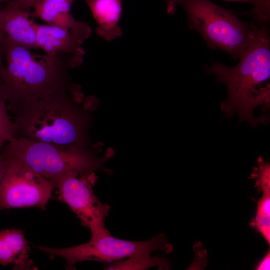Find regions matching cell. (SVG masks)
I'll return each mask as SVG.
<instances>
[{
    "mask_svg": "<svg viewBox=\"0 0 270 270\" xmlns=\"http://www.w3.org/2000/svg\"><path fill=\"white\" fill-rule=\"evenodd\" d=\"M74 86L44 98L10 104L14 137L69 148H87L91 114Z\"/></svg>",
    "mask_w": 270,
    "mask_h": 270,
    "instance_id": "cell-1",
    "label": "cell"
},
{
    "mask_svg": "<svg viewBox=\"0 0 270 270\" xmlns=\"http://www.w3.org/2000/svg\"><path fill=\"white\" fill-rule=\"evenodd\" d=\"M240 58L234 67L214 63L207 72L227 86L228 98L220 104L225 117L238 113L240 122L247 120L256 128L269 120L267 115L256 118L253 114L258 106L263 112L270 107V38L266 24L254 22L253 38Z\"/></svg>",
    "mask_w": 270,
    "mask_h": 270,
    "instance_id": "cell-2",
    "label": "cell"
},
{
    "mask_svg": "<svg viewBox=\"0 0 270 270\" xmlns=\"http://www.w3.org/2000/svg\"><path fill=\"white\" fill-rule=\"evenodd\" d=\"M6 66L0 74V86L10 104L30 101L73 86L70 69L76 65L60 57L38 54L6 38L2 42Z\"/></svg>",
    "mask_w": 270,
    "mask_h": 270,
    "instance_id": "cell-3",
    "label": "cell"
},
{
    "mask_svg": "<svg viewBox=\"0 0 270 270\" xmlns=\"http://www.w3.org/2000/svg\"><path fill=\"white\" fill-rule=\"evenodd\" d=\"M0 156L18 161L54 186L68 173L102 170L106 161L88 148H65L24 138L12 139L2 148Z\"/></svg>",
    "mask_w": 270,
    "mask_h": 270,
    "instance_id": "cell-4",
    "label": "cell"
},
{
    "mask_svg": "<svg viewBox=\"0 0 270 270\" xmlns=\"http://www.w3.org/2000/svg\"><path fill=\"white\" fill-rule=\"evenodd\" d=\"M192 30L198 32L212 50L220 49L240 58L254 34V22L241 21L232 10L210 0H188L182 5Z\"/></svg>",
    "mask_w": 270,
    "mask_h": 270,
    "instance_id": "cell-5",
    "label": "cell"
},
{
    "mask_svg": "<svg viewBox=\"0 0 270 270\" xmlns=\"http://www.w3.org/2000/svg\"><path fill=\"white\" fill-rule=\"evenodd\" d=\"M38 248L52 256L64 259L67 269H75L76 265L84 261L102 262H116L134 256L151 254L160 250L172 252L173 246L162 234L144 242L129 241L115 238L110 232L92 236L86 244L64 248H53L40 246Z\"/></svg>",
    "mask_w": 270,
    "mask_h": 270,
    "instance_id": "cell-6",
    "label": "cell"
},
{
    "mask_svg": "<svg viewBox=\"0 0 270 270\" xmlns=\"http://www.w3.org/2000/svg\"><path fill=\"white\" fill-rule=\"evenodd\" d=\"M98 179L94 172H72L55 186L58 200L70 208L82 226L90 230L92 236L110 233L105 223L110 208L102 202L94 192Z\"/></svg>",
    "mask_w": 270,
    "mask_h": 270,
    "instance_id": "cell-7",
    "label": "cell"
},
{
    "mask_svg": "<svg viewBox=\"0 0 270 270\" xmlns=\"http://www.w3.org/2000/svg\"><path fill=\"white\" fill-rule=\"evenodd\" d=\"M0 158L6 164L0 184V212L32 207L45 210L55 190L54 184L18 161Z\"/></svg>",
    "mask_w": 270,
    "mask_h": 270,
    "instance_id": "cell-8",
    "label": "cell"
},
{
    "mask_svg": "<svg viewBox=\"0 0 270 270\" xmlns=\"http://www.w3.org/2000/svg\"><path fill=\"white\" fill-rule=\"evenodd\" d=\"M37 46L46 54L60 57L79 64L85 52L82 44L90 36L48 24H36Z\"/></svg>",
    "mask_w": 270,
    "mask_h": 270,
    "instance_id": "cell-9",
    "label": "cell"
},
{
    "mask_svg": "<svg viewBox=\"0 0 270 270\" xmlns=\"http://www.w3.org/2000/svg\"><path fill=\"white\" fill-rule=\"evenodd\" d=\"M33 18L13 0L2 10L0 28L10 42L29 50L38 49L36 23Z\"/></svg>",
    "mask_w": 270,
    "mask_h": 270,
    "instance_id": "cell-10",
    "label": "cell"
},
{
    "mask_svg": "<svg viewBox=\"0 0 270 270\" xmlns=\"http://www.w3.org/2000/svg\"><path fill=\"white\" fill-rule=\"evenodd\" d=\"M71 0H42L34 8L32 16L48 25L90 36L92 29L86 23L78 22L72 14Z\"/></svg>",
    "mask_w": 270,
    "mask_h": 270,
    "instance_id": "cell-11",
    "label": "cell"
},
{
    "mask_svg": "<svg viewBox=\"0 0 270 270\" xmlns=\"http://www.w3.org/2000/svg\"><path fill=\"white\" fill-rule=\"evenodd\" d=\"M30 250L22 231H0V264L12 265L14 270L34 269V263L29 258Z\"/></svg>",
    "mask_w": 270,
    "mask_h": 270,
    "instance_id": "cell-12",
    "label": "cell"
},
{
    "mask_svg": "<svg viewBox=\"0 0 270 270\" xmlns=\"http://www.w3.org/2000/svg\"><path fill=\"white\" fill-rule=\"evenodd\" d=\"M122 0H86L98 26L96 33L108 42L120 37L123 31L118 23Z\"/></svg>",
    "mask_w": 270,
    "mask_h": 270,
    "instance_id": "cell-13",
    "label": "cell"
},
{
    "mask_svg": "<svg viewBox=\"0 0 270 270\" xmlns=\"http://www.w3.org/2000/svg\"><path fill=\"white\" fill-rule=\"evenodd\" d=\"M172 264L170 261L158 256H152L151 254L134 256L115 262L106 266V270H148L158 267L160 270H170Z\"/></svg>",
    "mask_w": 270,
    "mask_h": 270,
    "instance_id": "cell-14",
    "label": "cell"
},
{
    "mask_svg": "<svg viewBox=\"0 0 270 270\" xmlns=\"http://www.w3.org/2000/svg\"><path fill=\"white\" fill-rule=\"evenodd\" d=\"M258 202L256 217L250 222V226L261 234L270 244V190L262 191Z\"/></svg>",
    "mask_w": 270,
    "mask_h": 270,
    "instance_id": "cell-15",
    "label": "cell"
},
{
    "mask_svg": "<svg viewBox=\"0 0 270 270\" xmlns=\"http://www.w3.org/2000/svg\"><path fill=\"white\" fill-rule=\"evenodd\" d=\"M6 102L0 86V152L6 144L14 137V124L9 116Z\"/></svg>",
    "mask_w": 270,
    "mask_h": 270,
    "instance_id": "cell-16",
    "label": "cell"
},
{
    "mask_svg": "<svg viewBox=\"0 0 270 270\" xmlns=\"http://www.w3.org/2000/svg\"><path fill=\"white\" fill-rule=\"evenodd\" d=\"M258 166L252 169L250 179L255 180V186L259 191L270 190V164L266 162L262 156L257 160Z\"/></svg>",
    "mask_w": 270,
    "mask_h": 270,
    "instance_id": "cell-17",
    "label": "cell"
},
{
    "mask_svg": "<svg viewBox=\"0 0 270 270\" xmlns=\"http://www.w3.org/2000/svg\"><path fill=\"white\" fill-rule=\"evenodd\" d=\"M23 10L30 12L31 8L42 0H15Z\"/></svg>",
    "mask_w": 270,
    "mask_h": 270,
    "instance_id": "cell-18",
    "label": "cell"
},
{
    "mask_svg": "<svg viewBox=\"0 0 270 270\" xmlns=\"http://www.w3.org/2000/svg\"><path fill=\"white\" fill-rule=\"evenodd\" d=\"M188 0H166V10L169 14H174L178 5H182Z\"/></svg>",
    "mask_w": 270,
    "mask_h": 270,
    "instance_id": "cell-19",
    "label": "cell"
},
{
    "mask_svg": "<svg viewBox=\"0 0 270 270\" xmlns=\"http://www.w3.org/2000/svg\"><path fill=\"white\" fill-rule=\"evenodd\" d=\"M256 270H268L270 269V252H268L264 257L256 265Z\"/></svg>",
    "mask_w": 270,
    "mask_h": 270,
    "instance_id": "cell-20",
    "label": "cell"
},
{
    "mask_svg": "<svg viewBox=\"0 0 270 270\" xmlns=\"http://www.w3.org/2000/svg\"><path fill=\"white\" fill-rule=\"evenodd\" d=\"M6 170V164L5 162L0 158V184L3 179Z\"/></svg>",
    "mask_w": 270,
    "mask_h": 270,
    "instance_id": "cell-21",
    "label": "cell"
},
{
    "mask_svg": "<svg viewBox=\"0 0 270 270\" xmlns=\"http://www.w3.org/2000/svg\"><path fill=\"white\" fill-rule=\"evenodd\" d=\"M0 12H1V11H2V8H1V6H0ZM6 38V36L5 34H4V33L2 32V30H1V29L0 28V42H2L3 40Z\"/></svg>",
    "mask_w": 270,
    "mask_h": 270,
    "instance_id": "cell-22",
    "label": "cell"
},
{
    "mask_svg": "<svg viewBox=\"0 0 270 270\" xmlns=\"http://www.w3.org/2000/svg\"><path fill=\"white\" fill-rule=\"evenodd\" d=\"M4 68V66H3V64H2L1 50L0 49V74L2 72Z\"/></svg>",
    "mask_w": 270,
    "mask_h": 270,
    "instance_id": "cell-23",
    "label": "cell"
},
{
    "mask_svg": "<svg viewBox=\"0 0 270 270\" xmlns=\"http://www.w3.org/2000/svg\"><path fill=\"white\" fill-rule=\"evenodd\" d=\"M12 0H0V4L3 3V2H10Z\"/></svg>",
    "mask_w": 270,
    "mask_h": 270,
    "instance_id": "cell-24",
    "label": "cell"
},
{
    "mask_svg": "<svg viewBox=\"0 0 270 270\" xmlns=\"http://www.w3.org/2000/svg\"><path fill=\"white\" fill-rule=\"evenodd\" d=\"M72 1L74 2V0H71Z\"/></svg>",
    "mask_w": 270,
    "mask_h": 270,
    "instance_id": "cell-25",
    "label": "cell"
}]
</instances>
